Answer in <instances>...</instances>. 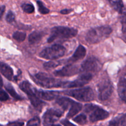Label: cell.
I'll use <instances>...</instances> for the list:
<instances>
[{
  "label": "cell",
  "mask_w": 126,
  "mask_h": 126,
  "mask_svg": "<svg viewBox=\"0 0 126 126\" xmlns=\"http://www.w3.org/2000/svg\"><path fill=\"white\" fill-rule=\"evenodd\" d=\"M102 63L97 58L90 57L83 62L80 68V72L82 73H96L100 70Z\"/></svg>",
  "instance_id": "7"
},
{
  "label": "cell",
  "mask_w": 126,
  "mask_h": 126,
  "mask_svg": "<svg viewBox=\"0 0 126 126\" xmlns=\"http://www.w3.org/2000/svg\"><path fill=\"white\" fill-rule=\"evenodd\" d=\"M63 112L58 110L50 108L47 110L43 115V121L45 125L56 122L62 116Z\"/></svg>",
  "instance_id": "12"
},
{
  "label": "cell",
  "mask_w": 126,
  "mask_h": 126,
  "mask_svg": "<svg viewBox=\"0 0 126 126\" xmlns=\"http://www.w3.org/2000/svg\"><path fill=\"white\" fill-rule=\"evenodd\" d=\"M64 93L65 94L70 97H73L81 102H91L94 99L95 97L93 90L89 87L70 90V91H65Z\"/></svg>",
  "instance_id": "4"
},
{
  "label": "cell",
  "mask_w": 126,
  "mask_h": 126,
  "mask_svg": "<svg viewBox=\"0 0 126 126\" xmlns=\"http://www.w3.org/2000/svg\"><path fill=\"white\" fill-rule=\"evenodd\" d=\"M33 81L41 87L45 88H65L67 81H62L58 79L54 78L44 73L39 72L32 77Z\"/></svg>",
  "instance_id": "1"
},
{
  "label": "cell",
  "mask_w": 126,
  "mask_h": 126,
  "mask_svg": "<svg viewBox=\"0 0 126 126\" xmlns=\"http://www.w3.org/2000/svg\"><path fill=\"white\" fill-rule=\"evenodd\" d=\"M109 26H102L90 30L86 36V41L89 44H97L107 39L112 33Z\"/></svg>",
  "instance_id": "2"
},
{
  "label": "cell",
  "mask_w": 126,
  "mask_h": 126,
  "mask_svg": "<svg viewBox=\"0 0 126 126\" xmlns=\"http://www.w3.org/2000/svg\"><path fill=\"white\" fill-rule=\"evenodd\" d=\"M78 30L66 27H55L52 28L47 43H51L57 39H69L77 35Z\"/></svg>",
  "instance_id": "3"
},
{
  "label": "cell",
  "mask_w": 126,
  "mask_h": 126,
  "mask_svg": "<svg viewBox=\"0 0 126 126\" xmlns=\"http://www.w3.org/2000/svg\"><path fill=\"white\" fill-rule=\"evenodd\" d=\"M56 102L64 110H67L68 108L69 107H71V106L75 102V101H73V100L70 99L69 98L60 97V98H57Z\"/></svg>",
  "instance_id": "17"
},
{
  "label": "cell",
  "mask_w": 126,
  "mask_h": 126,
  "mask_svg": "<svg viewBox=\"0 0 126 126\" xmlns=\"http://www.w3.org/2000/svg\"><path fill=\"white\" fill-rule=\"evenodd\" d=\"M66 49L60 44H54L43 49L39 56L47 60H55L60 59L65 55Z\"/></svg>",
  "instance_id": "5"
},
{
  "label": "cell",
  "mask_w": 126,
  "mask_h": 126,
  "mask_svg": "<svg viewBox=\"0 0 126 126\" xmlns=\"http://www.w3.org/2000/svg\"><path fill=\"white\" fill-rule=\"evenodd\" d=\"M41 120L38 116H35L29 120L27 123V126H38L40 125Z\"/></svg>",
  "instance_id": "26"
},
{
  "label": "cell",
  "mask_w": 126,
  "mask_h": 126,
  "mask_svg": "<svg viewBox=\"0 0 126 126\" xmlns=\"http://www.w3.org/2000/svg\"><path fill=\"white\" fill-rule=\"evenodd\" d=\"M0 72L5 78H6L9 81H11L13 78V70L7 64L4 63H0Z\"/></svg>",
  "instance_id": "16"
},
{
  "label": "cell",
  "mask_w": 126,
  "mask_h": 126,
  "mask_svg": "<svg viewBox=\"0 0 126 126\" xmlns=\"http://www.w3.org/2000/svg\"><path fill=\"white\" fill-rule=\"evenodd\" d=\"M121 122H122V117H117L115 119H114L113 120L111 121L110 122V124L108 126H119L121 124Z\"/></svg>",
  "instance_id": "29"
},
{
  "label": "cell",
  "mask_w": 126,
  "mask_h": 126,
  "mask_svg": "<svg viewBox=\"0 0 126 126\" xmlns=\"http://www.w3.org/2000/svg\"><path fill=\"white\" fill-rule=\"evenodd\" d=\"M82 105L79 103H77V102H75L71 106L69 110L68 113L67 114L66 118H71L76 115V114L79 113L80 111L82 110Z\"/></svg>",
  "instance_id": "19"
},
{
  "label": "cell",
  "mask_w": 126,
  "mask_h": 126,
  "mask_svg": "<svg viewBox=\"0 0 126 126\" xmlns=\"http://www.w3.org/2000/svg\"><path fill=\"white\" fill-rule=\"evenodd\" d=\"M86 55V48L82 45H79L76 49V51L74 53L73 55L68 60V62L70 64H72V63L79 60L84 58Z\"/></svg>",
  "instance_id": "14"
},
{
  "label": "cell",
  "mask_w": 126,
  "mask_h": 126,
  "mask_svg": "<svg viewBox=\"0 0 126 126\" xmlns=\"http://www.w3.org/2000/svg\"><path fill=\"white\" fill-rule=\"evenodd\" d=\"M15 18H16V17H15V14L12 12V11H9L8 12H7L6 17V20L8 23H11L14 22Z\"/></svg>",
  "instance_id": "28"
},
{
  "label": "cell",
  "mask_w": 126,
  "mask_h": 126,
  "mask_svg": "<svg viewBox=\"0 0 126 126\" xmlns=\"http://www.w3.org/2000/svg\"><path fill=\"white\" fill-rule=\"evenodd\" d=\"M5 9H6L5 6H2L0 7V18H1V17L3 16L4 13Z\"/></svg>",
  "instance_id": "34"
},
{
  "label": "cell",
  "mask_w": 126,
  "mask_h": 126,
  "mask_svg": "<svg viewBox=\"0 0 126 126\" xmlns=\"http://www.w3.org/2000/svg\"><path fill=\"white\" fill-rule=\"evenodd\" d=\"M2 86H3V81H2V79L1 78V75H0V90L2 88Z\"/></svg>",
  "instance_id": "36"
},
{
  "label": "cell",
  "mask_w": 126,
  "mask_h": 126,
  "mask_svg": "<svg viewBox=\"0 0 126 126\" xmlns=\"http://www.w3.org/2000/svg\"><path fill=\"white\" fill-rule=\"evenodd\" d=\"M107 1L116 11L119 13L123 12L124 6L122 0H107Z\"/></svg>",
  "instance_id": "20"
},
{
  "label": "cell",
  "mask_w": 126,
  "mask_h": 126,
  "mask_svg": "<svg viewBox=\"0 0 126 126\" xmlns=\"http://www.w3.org/2000/svg\"><path fill=\"white\" fill-rule=\"evenodd\" d=\"M20 89L28 95L31 103L33 107L36 108L40 107L44 102L41 100L39 97H37L34 92V89L32 87V85L27 81H23L19 85Z\"/></svg>",
  "instance_id": "8"
},
{
  "label": "cell",
  "mask_w": 126,
  "mask_h": 126,
  "mask_svg": "<svg viewBox=\"0 0 126 126\" xmlns=\"http://www.w3.org/2000/svg\"><path fill=\"white\" fill-rule=\"evenodd\" d=\"M59 63L58 62H46L43 65L44 67L46 69H49V68H54L57 67L59 66Z\"/></svg>",
  "instance_id": "27"
},
{
  "label": "cell",
  "mask_w": 126,
  "mask_h": 126,
  "mask_svg": "<svg viewBox=\"0 0 126 126\" xmlns=\"http://www.w3.org/2000/svg\"><path fill=\"white\" fill-rule=\"evenodd\" d=\"M9 99V95L4 91L1 89L0 90V101L1 102H5Z\"/></svg>",
  "instance_id": "30"
},
{
  "label": "cell",
  "mask_w": 126,
  "mask_h": 126,
  "mask_svg": "<svg viewBox=\"0 0 126 126\" xmlns=\"http://www.w3.org/2000/svg\"><path fill=\"white\" fill-rule=\"evenodd\" d=\"M73 11V9H63L60 11V13L62 14H64V15H66V14H68L71 13V12Z\"/></svg>",
  "instance_id": "33"
},
{
  "label": "cell",
  "mask_w": 126,
  "mask_h": 126,
  "mask_svg": "<svg viewBox=\"0 0 126 126\" xmlns=\"http://www.w3.org/2000/svg\"><path fill=\"white\" fill-rule=\"evenodd\" d=\"M123 33H124V35H125L126 36V28H124V30H123Z\"/></svg>",
  "instance_id": "38"
},
{
  "label": "cell",
  "mask_w": 126,
  "mask_h": 126,
  "mask_svg": "<svg viewBox=\"0 0 126 126\" xmlns=\"http://www.w3.org/2000/svg\"><path fill=\"white\" fill-rule=\"evenodd\" d=\"M36 3L38 7V11L41 14H47L49 13V9L47 8L46 7H45L42 1L38 0L36 1Z\"/></svg>",
  "instance_id": "25"
},
{
  "label": "cell",
  "mask_w": 126,
  "mask_h": 126,
  "mask_svg": "<svg viewBox=\"0 0 126 126\" xmlns=\"http://www.w3.org/2000/svg\"><path fill=\"white\" fill-rule=\"evenodd\" d=\"M34 92L37 97L45 100L50 101L57 98L59 92L57 91H45L42 90H37L34 89Z\"/></svg>",
  "instance_id": "13"
},
{
  "label": "cell",
  "mask_w": 126,
  "mask_h": 126,
  "mask_svg": "<svg viewBox=\"0 0 126 126\" xmlns=\"http://www.w3.org/2000/svg\"><path fill=\"white\" fill-rule=\"evenodd\" d=\"M0 126H1V125H0Z\"/></svg>",
  "instance_id": "39"
},
{
  "label": "cell",
  "mask_w": 126,
  "mask_h": 126,
  "mask_svg": "<svg viewBox=\"0 0 126 126\" xmlns=\"http://www.w3.org/2000/svg\"><path fill=\"white\" fill-rule=\"evenodd\" d=\"M78 72H80V69L78 66L72 64H68L60 70L54 71V75L58 77H68L76 75Z\"/></svg>",
  "instance_id": "11"
},
{
  "label": "cell",
  "mask_w": 126,
  "mask_h": 126,
  "mask_svg": "<svg viewBox=\"0 0 126 126\" xmlns=\"http://www.w3.org/2000/svg\"><path fill=\"white\" fill-rule=\"evenodd\" d=\"M121 22L122 23L126 25V12H124L121 17Z\"/></svg>",
  "instance_id": "35"
},
{
  "label": "cell",
  "mask_w": 126,
  "mask_h": 126,
  "mask_svg": "<svg viewBox=\"0 0 126 126\" xmlns=\"http://www.w3.org/2000/svg\"><path fill=\"white\" fill-rule=\"evenodd\" d=\"M118 92L121 99L126 103V79L121 78L118 84Z\"/></svg>",
  "instance_id": "15"
},
{
  "label": "cell",
  "mask_w": 126,
  "mask_h": 126,
  "mask_svg": "<svg viewBox=\"0 0 126 126\" xmlns=\"http://www.w3.org/2000/svg\"><path fill=\"white\" fill-rule=\"evenodd\" d=\"M45 126H61L59 124H47Z\"/></svg>",
  "instance_id": "37"
},
{
  "label": "cell",
  "mask_w": 126,
  "mask_h": 126,
  "mask_svg": "<svg viewBox=\"0 0 126 126\" xmlns=\"http://www.w3.org/2000/svg\"><path fill=\"white\" fill-rule=\"evenodd\" d=\"M73 121L80 125H84L87 123V117L84 114H80L78 116L75 117Z\"/></svg>",
  "instance_id": "22"
},
{
  "label": "cell",
  "mask_w": 126,
  "mask_h": 126,
  "mask_svg": "<svg viewBox=\"0 0 126 126\" xmlns=\"http://www.w3.org/2000/svg\"><path fill=\"white\" fill-rule=\"evenodd\" d=\"M61 123L63 124L64 126H76L74 125L73 124H72L71 123H70L69 121H68L67 119H63L61 121Z\"/></svg>",
  "instance_id": "32"
},
{
  "label": "cell",
  "mask_w": 126,
  "mask_h": 126,
  "mask_svg": "<svg viewBox=\"0 0 126 126\" xmlns=\"http://www.w3.org/2000/svg\"><path fill=\"white\" fill-rule=\"evenodd\" d=\"M98 98L101 101L108 100L113 92V86L109 79H103L98 85Z\"/></svg>",
  "instance_id": "9"
},
{
  "label": "cell",
  "mask_w": 126,
  "mask_h": 126,
  "mask_svg": "<svg viewBox=\"0 0 126 126\" xmlns=\"http://www.w3.org/2000/svg\"><path fill=\"white\" fill-rule=\"evenodd\" d=\"M93 75L91 73H82L73 81H67L65 88H77L81 87L88 83L92 79Z\"/></svg>",
  "instance_id": "10"
},
{
  "label": "cell",
  "mask_w": 126,
  "mask_h": 126,
  "mask_svg": "<svg viewBox=\"0 0 126 126\" xmlns=\"http://www.w3.org/2000/svg\"><path fill=\"white\" fill-rule=\"evenodd\" d=\"M24 123L22 122H12L7 124V126H23Z\"/></svg>",
  "instance_id": "31"
},
{
  "label": "cell",
  "mask_w": 126,
  "mask_h": 126,
  "mask_svg": "<svg viewBox=\"0 0 126 126\" xmlns=\"http://www.w3.org/2000/svg\"><path fill=\"white\" fill-rule=\"evenodd\" d=\"M85 111L89 113V120L92 123L104 120L109 117V113L103 108L92 104L86 105Z\"/></svg>",
  "instance_id": "6"
},
{
  "label": "cell",
  "mask_w": 126,
  "mask_h": 126,
  "mask_svg": "<svg viewBox=\"0 0 126 126\" xmlns=\"http://www.w3.org/2000/svg\"><path fill=\"white\" fill-rule=\"evenodd\" d=\"M26 36H27V35H26L25 33L21 32H14L13 35H12V37H13L14 39L18 42L23 41L25 39Z\"/></svg>",
  "instance_id": "23"
},
{
  "label": "cell",
  "mask_w": 126,
  "mask_h": 126,
  "mask_svg": "<svg viewBox=\"0 0 126 126\" xmlns=\"http://www.w3.org/2000/svg\"><path fill=\"white\" fill-rule=\"evenodd\" d=\"M6 87V91L8 92V93H9V94L13 97L16 100H21L22 98H21L20 96L16 92V91H15V89H14L13 86H11L10 84H7L5 86Z\"/></svg>",
  "instance_id": "21"
},
{
  "label": "cell",
  "mask_w": 126,
  "mask_h": 126,
  "mask_svg": "<svg viewBox=\"0 0 126 126\" xmlns=\"http://www.w3.org/2000/svg\"><path fill=\"white\" fill-rule=\"evenodd\" d=\"M44 35V33L42 32L36 31V32H33L28 36V42L30 44H36L41 40Z\"/></svg>",
  "instance_id": "18"
},
{
  "label": "cell",
  "mask_w": 126,
  "mask_h": 126,
  "mask_svg": "<svg viewBox=\"0 0 126 126\" xmlns=\"http://www.w3.org/2000/svg\"><path fill=\"white\" fill-rule=\"evenodd\" d=\"M22 9L25 13L32 14L34 11V7L31 3H24L22 5Z\"/></svg>",
  "instance_id": "24"
}]
</instances>
